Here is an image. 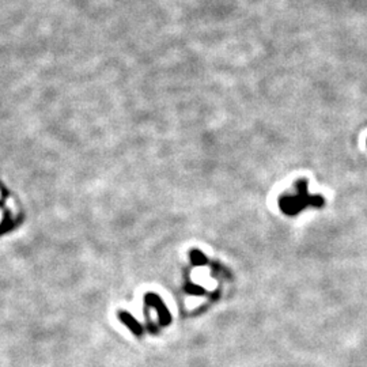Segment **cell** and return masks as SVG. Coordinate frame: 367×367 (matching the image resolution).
Segmentation results:
<instances>
[{
    "label": "cell",
    "mask_w": 367,
    "mask_h": 367,
    "mask_svg": "<svg viewBox=\"0 0 367 367\" xmlns=\"http://www.w3.org/2000/svg\"><path fill=\"white\" fill-rule=\"evenodd\" d=\"M295 186L298 189L296 196L280 197L279 205L284 214L296 215L309 205H313V207H322L324 205V199L321 196H310L307 193V181L306 180H299Z\"/></svg>",
    "instance_id": "obj_1"
},
{
    "label": "cell",
    "mask_w": 367,
    "mask_h": 367,
    "mask_svg": "<svg viewBox=\"0 0 367 367\" xmlns=\"http://www.w3.org/2000/svg\"><path fill=\"white\" fill-rule=\"evenodd\" d=\"M120 318H121V321L125 324V325L131 329V331L135 333V335H138V336H140V335H143V328L142 325L139 324L135 318H133L132 316H129L128 313H125V311H122V313H120Z\"/></svg>",
    "instance_id": "obj_3"
},
{
    "label": "cell",
    "mask_w": 367,
    "mask_h": 367,
    "mask_svg": "<svg viewBox=\"0 0 367 367\" xmlns=\"http://www.w3.org/2000/svg\"><path fill=\"white\" fill-rule=\"evenodd\" d=\"M190 259H192V263H193L194 265L207 264V259H205V256H204L200 250H193V252L190 253Z\"/></svg>",
    "instance_id": "obj_4"
},
{
    "label": "cell",
    "mask_w": 367,
    "mask_h": 367,
    "mask_svg": "<svg viewBox=\"0 0 367 367\" xmlns=\"http://www.w3.org/2000/svg\"><path fill=\"white\" fill-rule=\"evenodd\" d=\"M146 303H147L148 306L157 307L159 321H161L162 325H169V324H170V321H172V316H170V313H169L168 307L165 306V303H163L162 299H161L158 295H155V294H147V295H146Z\"/></svg>",
    "instance_id": "obj_2"
}]
</instances>
